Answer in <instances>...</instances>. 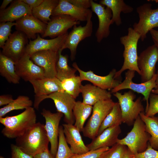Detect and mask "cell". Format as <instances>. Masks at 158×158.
I'll return each mask as SVG.
<instances>
[{
    "instance_id": "1",
    "label": "cell",
    "mask_w": 158,
    "mask_h": 158,
    "mask_svg": "<svg viewBox=\"0 0 158 158\" xmlns=\"http://www.w3.org/2000/svg\"><path fill=\"white\" fill-rule=\"evenodd\" d=\"M37 116L34 108L30 107L17 115L0 117V122L4 127L2 134L10 139L23 135L36 123Z\"/></svg>"
},
{
    "instance_id": "2",
    "label": "cell",
    "mask_w": 158,
    "mask_h": 158,
    "mask_svg": "<svg viewBox=\"0 0 158 158\" xmlns=\"http://www.w3.org/2000/svg\"><path fill=\"white\" fill-rule=\"evenodd\" d=\"M15 145L26 153L34 156L49 149V142L45 125L38 122L23 135L16 138Z\"/></svg>"
},
{
    "instance_id": "3",
    "label": "cell",
    "mask_w": 158,
    "mask_h": 158,
    "mask_svg": "<svg viewBox=\"0 0 158 158\" xmlns=\"http://www.w3.org/2000/svg\"><path fill=\"white\" fill-rule=\"evenodd\" d=\"M127 35L120 38L121 43L124 47L123 53L124 61L121 68L116 72L114 78L121 80V75L125 71L128 70L135 71L140 75L141 73L137 65L138 56L137 54V45L140 38V35L133 28L129 27L128 29Z\"/></svg>"
},
{
    "instance_id": "4",
    "label": "cell",
    "mask_w": 158,
    "mask_h": 158,
    "mask_svg": "<svg viewBox=\"0 0 158 158\" xmlns=\"http://www.w3.org/2000/svg\"><path fill=\"white\" fill-rule=\"evenodd\" d=\"M150 137L144 122L139 116L135 121L131 131L123 138L118 139L117 143L126 146L133 154H135L146 150Z\"/></svg>"
},
{
    "instance_id": "5",
    "label": "cell",
    "mask_w": 158,
    "mask_h": 158,
    "mask_svg": "<svg viewBox=\"0 0 158 158\" xmlns=\"http://www.w3.org/2000/svg\"><path fill=\"white\" fill-rule=\"evenodd\" d=\"M113 94L118 100L123 123L129 126H132L140 113H145L141 97H138L134 101L136 95L132 91L130 90L124 92L123 94L118 92Z\"/></svg>"
},
{
    "instance_id": "6",
    "label": "cell",
    "mask_w": 158,
    "mask_h": 158,
    "mask_svg": "<svg viewBox=\"0 0 158 158\" xmlns=\"http://www.w3.org/2000/svg\"><path fill=\"white\" fill-rule=\"evenodd\" d=\"M115 102L111 99L98 102L92 106V114L84 127V136L92 139L97 136L99 128Z\"/></svg>"
},
{
    "instance_id": "7",
    "label": "cell",
    "mask_w": 158,
    "mask_h": 158,
    "mask_svg": "<svg viewBox=\"0 0 158 158\" xmlns=\"http://www.w3.org/2000/svg\"><path fill=\"white\" fill-rule=\"evenodd\" d=\"M152 6L151 4L145 3L136 9L139 19L138 23H134L133 29L140 35L142 41L149 31L158 28V8L153 9Z\"/></svg>"
},
{
    "instance_id": "8",
    "label": "cell",
    "mask_w": 158,
    "mask_h": 158,
    "mask_svg": "<svg viewBox=\"0 0 158 158\" xmlns=\"http://www.w3.org/2000/svg\"><path fill=\"white\" fill-rule=\"evenodd\" d=\"M135 71L128 70L125 73L124 80L117 87L112 89L111 93L113 94L122 90L129 89L142 94L144 97L143 100L146 102L145 111L148 107L150 95L152 90L155 87V81L157 75L155 73L151 79L148 81L140 83H136L132 81L135 75Z\"/></svg>"
},
{
    "instance_id": "9",
    "label": "cell",
    "mask_w": 158,
    "mask_h": 158,
    "mask_svg": "<svg viewBox=\"0 0 158 158\" xmlns=\"http://www.w3.org/2000/svg\"><path fill=\"white\" fill-rule=\"evenodd\" d=\"M92 11L90 13L85 26L75 25L68 33L61 49H68L71 52L70 58L73 61L75 58L77 49L80 42L85 38L90 37L93 31V23L91 20Z\"/></svg>"
},
{
    "instance_id": "10",
    "label": "cell",
    "mask_w": 158,
    "mask_h": 158,
    "mask_svg": "<svg viewBox=\"0 0 158 158\" xmlns=\"http://www.w3.org/2000/svg\"><path fill=\"white\" fill-rule=\"evenodd\" d=\"M158 61V48L153 44L142 52L138 57L137 65L141 72V83L150 80L155 73Z\"/></svg>"
},
{
    "instance_id": "11",
    "label": "cell",
    "mask_w": 158,
    "mask_h": 158,
    "mask_svg": "<svg viewBox=\"0 0 158 158\" xmlns=\"http://www.w3.org/2000/svg\"><path fill=\"white\" fill-rule=\"evenodd\" d=\"M27 38L23 32L15 31L6 42L1 53L16 63L25 54L28 44Z\"/></svg>"
},
{
    "instance_id": "12",
    "label": "cell",
    "mask_w": 158,
    "mask_h": 158,
    "mask_svg": "<svg viewBox=\"0 0 158 158\" xmlns=\"http://www.w3.org/2000/svg\"><path fill=\"white\" fill-rule=\"evenodd\" d=\"M29 82L34 88L35 93L34 107L37 109L43 98L55 92L64 91L61 81L56 77L44 78Z\"/></svg>"
},
{
    "instance_id": "13",
    "label": "cell",
    "mask_w": 158,
    "mask_h": 158,
    "mask_svg": "<svg viewBox=\"0 0 158 158\" xmlns=\"http://www.w3.org/2000/svg\"><path fill=\"white\" fill-rule=\"evenodd\" d=\"M41 115L45 121V127L50 144V151L55 157L59 144V124L63 114L57 111L52 113L49 110L43 109Z\"/></svg>"
},
{
    "instance_id": "14",
    "label": "cell",
    "mask_w": 158,
    "mask_h": 158,
    "mask_svg": "<svg viewBox=\"0 0 158 158\" xmlns=\"http://www.w3.org/2000/svg\"><path fill=\"white\" fill-rule=\"evenodd\" d=\"M72 66L78 72L79 76L82 81H88L93 85L103 89H112L117 87L121 83V80L114 78L117 71L115 69L112 70L108 75L101 76L96 75L91 71H83L78 67L76 62H74Z\"/></svg>"
},
{
    "instance_id": "15",
    "label": "cell",
    "mask_w": 158,
    "mask_h": 158,
    "mask_svg": "<svg viewBox=\"0 0 158 158\" xmlns=\"http://www.w3.org/2000/svg\"><path fill=\"white\" fill-rule=\"evenodd\" d=\"M80 24V21L68 15L52 16L47 23L45 31L42 36L54 38L67 33L69 29Z\"/></svg>"
},
{
    "instance_id": "16",
    "label": "cell",
    "mask_w": 158,
    "mask_h": 158,
    "mask_svg": "<svg viewBox=\"0 0 158 158\" xmlns=\"http://www.w3.org/2000/svg\"><path fill=\"white\" fill-rule=\"evenodd\" d=\"M48 98L53 101L57 111L63 114L66 123L73 124L75 120L73 110L76 102L75 99L65 91L55 92L45 96L42 102Z\"/></svg>"
},
{
    "instance_id": "17",
    "label": "cell",
    "mask_w": 158,
    "mask_h": 158,
    "mask_svg": "<svg viewBox=\"0 0 158 158\" xmlns=\"http://www.w3.org/2000/svg\"><path fill=\"white\" fill-rule=\"evenodd\" d=\"M58 51L44 50L36 52L30 56L31 59L43 70L46 78L56 77V66Z\"/></svg>"
},
{
    "instance_id": "18",
    "label": "cell",
    "mask_w": 158,
    "mask_h": 158,
    "mask_svg": "<svg viewBox=\"0 0 158 158\" xmlns=\"http://www.w3.org/2000/svg\"><path fill=\"white\" fill-rule=\"evenodd\" d=\"M91 11L97 15L99 20L98 27L95 33L97 41L100 42L110 34V26L112 17L111 10L99 3L91 0Z\"/></svg>"
},
{
    "instance_id": "19",
    "label": "cell",
    "mask_w": 158,
    "mask_h": 158,
    "mask_svg": "<svg viewBox=\"0 0 158 158\" xmlns=\"http://www.w3.org/2000/svg\"><path fill=\"white\" fill-rule=\"evenodd\" d=\"M17 75L25 81L44 78L42 69L31 59L30 56L25 54L15 64Z\"/></svg>"
},
{
    "instance_id": "20",
    "label": "cell",
    "mask_w": 158,
    "mask_h": 158,
    "mask_svg": "<svg viewBox=\"0 0 158 158\" xmlns=\"http://www.w3.org/2000/svg\"><path fill=\"white\" fill-rule=\"evenodd\" d=\"M68 33L50 39H45L38 34L37 38L33 40H30L27 46L25 54L31 56L37 51L51 50L59 51L61 50Z\"/></svg>"
},
{
    "instance_id": "21",
    "label": "cell",
    "mask_w": 158,
    "mask_h": 158,
    "mask_svg": "<svg viewBox=\"0 0 158 158\" xmlns=\"http://www.w3.org/2000/svg\"><path fill=\"white\" fill-rule=\"evenodd\" d=\"M15 28L23 32L29 39H35L36 34L42 35L44 33L47 24L34 16L32 14L26 15L16 21Z\"/></svg>"
},
{
    "instance_id": "22",
    "label": "cell",
    "mask_w": 158,
    "mask_h": 158,
    "mask_svg": "<svg viewBox=\"0 0 158 158\" xmlns=\"http://www.w3.org/2000/svg\"><path fill=\"white\" fill-rule=\"evenodd\" d=\"M121 132L120 126L108 128L92 139L91 142L86 145L89 150L112 147L117 143L118 137Z\"/></svg>"
},
{
    "instance_id": "23",
    "label": "cell",
    "mask_w": 158,
    "mask_h": 158,
    "mask_svg": "<svg viewBox=\"0 0 158 158\" xmlns=\"http://www.w3.org/2000/svg\"><path fill=\"white\" fill-rule=\"evenodd\" d=\"M62 126L66 141L73 154H81L89 151L82 140L80 132L74 125L66 123Z\"/></svg>"
},
{
    "instance_id": "24",
    "label": "cell",
    "mask_w": 158,
    "mask_h": 158,
    "mask_svg": "<svg viewBox=\"0 0 158 158\" xmlns=\"http://www.w3.org/2000/svg\"><path fill=\"white\" fill-rule=\"evenodd\" d=\"M91 11L89 9L78 7L69 2L68 0H59V4L53 11L52 15L69 16L80 21H87Z\"/></svg>"
},
{
    "instance_id": "25",
    "label": "cell",
    "mask_w": 158,
    "mask_h": 158,
    "mask_svg": "<svg viewBox=\"0 0 158 158\" xmlns=\"http://www.w3.org/2000/svg\"><path fill=\"white\" fill-rule=\"evenodd\" d=\"M32 13V9L22 0H14L5 10L0 11V23L13 22L24 16Z\"/></svg>"
},
{
    "instance_id": "26",
    "label": "cell",
    "mask_w": 158,
    "mask_h": 158,
    "mask_svg": "<svg viewBox=\"0 0 158 158\" xmlns=\"http://www.w3.org/2000/svg\"><path fill=\"white\" fill-rule=\"evenodd\" d=\"M81 90L82 102L92 106L100 101L111 99V92L93 85H82Z\"/></svg>"
},
{
    "instance_id": "27",
    "label": "cell",
    "mask_w": 158,
    "mask_h": 158,
    "mask_svg": "<svg viewBox=\"0 0 158 158\" xmlns=\"http://www.w3.org/2000/svg\"><path fill=\"white\" fill-rule=\"evenodd\" d=\"M99 4L109 8L112 13L111 24L115 23L117 26L122 24L120 14L130 13L133 10L131 6L126 4L123 0H101Z\"/></svg>"
},
{
    "instance_id": "28",
    "label": "cell",
    "mask_w": 158,
    "mask_h": 158,
    "mask_svg": "<svg viewBox=\"0 0 158 158\" xmlns=\"http://www.w3.org/2000/svg\"><path fill=\"white\" fill-rule=\"evenodd\" d=\"M15 64L12 60L0 52V75L9 83L17 84L19 83L20 78L16 72Z\"/></svg>"
},
{
    "instance_id": "29",
    "label": "cell",
    "mask_w": 158,
    "mask_h": 158,
    "mask_svg": "<svg viewBox=\"0 0 158 158\" xmlns=\"http://www.w3.org/2000/svg\"><path fill=\"white\" fill-rule=\"evenodd\" d=\"M92 111V106L85 104L80 101L76 102L73 110L75 120L74 126L80 132H83L84 123Z\"/></svg>"
},
{
    "instance_id": "30",
    "label": "cell",
    "mask_w": 158,
    "mask_h": 158,
    "mask_svg": "<svg viewBox=\"0 0 158 158\" xmlns=\"http://www.w3.org/2000/svg\"><path fill=\"white\" fill-rule=\"evenodd\" d=\"M59 1L58 0H44L40 5L32 9V13L34 16L47 24L50 21V16Z\"/></svg>"
},
{
    "instance_id": "31",
    "label": "cell",
    "mask_w": 158,
    "mask_h": 158,
    "mask_svg": "<svg viewBox=\"0 0 158 158\" xmlns=\"http://www.w3.org/2000/svg\"><path fill=\"white\" fill-rule=\"evenodd\" d=\"M144 122L146 131L150 135L148 143L154 149L158 150V117L154 116L148 117L144 112L139 115Z\"/></svg>"
},
{
    "instance_id": "32",
    "label": "cell",
    "mask_w": 158,
    "mask_h": 158,
    "mask_svg": "<svg viewBox=\"0 0 158 158\" xmlns=\"http://www.w3.org/2000/svg\"><path fill=\"white\" fill-rule=\"evenodd\" d=\"M62 51H58L59 57L56 66V77L61 81L73 77L77 70L68 65V57L67 55L62 54Z\"/></svg>"
},
{
    "instance_id": "33",
    "label": "cell",
    "mask_w": 158,
    "mask_h": 158,
    "mask_svg": "<svg viewBox=\"0 0 158 158\" xmlns=\"http://www.w3.org/2000/svg\"><path fill=\"white\" fill-rule=\"evenodd\" d=\"M122 123V118L120 106L118 102H116L100 126L97 135L106 129L115 126H120Z\"/></svg>"
},
{
    "instance_id": "34",
    "label": "cell",
    "mask_w": 158,
    "mask_h": 158,
    "mask_svg": "<svg viewBox=\"0 0 158 158\" xmlns=\"http://www.w3.org/2000/svg\"><path fill=\"white\" fill-rule=\"evenodd\" d=\"M33 103L30 98L26 96L20 95L10 104L0 109V117L14 110L25 109L32 107Z\"/></svg>"
},
{
    "instance_id": "35",
    "label": "cell",
    "mask_w": 158,
    "mask_h": 158,
    "mask_svg": "<svg viewBox=\"0 0 158 158\" xmlns=\"http://www.w3.org/2000/svg\"><path fill=\"white\" fill-rule=\"evenodd\" d=\"M82 82L79 76L75 75L62 81L61 83L64 91L75 99L81 93Z\"/></svg>"
},
{
    "instance_id": "36",
    "label": "cell",
    "mask_w": 158,
    "mask_h": 158,
    "mask_svg": "<svg viewBox=\"0 0 158 158\" xmlns=\"http://www.w3.org/2000/svg\"><path fill=\"white\" fill-rule=\"evenodd\" d=\"M73 154L66 141L63 127L60 126L58 146L55 158H69Z\"/></svg>"
},
{
    "instance_id": "37",
    "label": "cell",
    "mask_w": 158,
    "mask_h": 158,
    "mask_svg": "<svg viewBox=\"0 0 158 158\" xmlns=\"http://www.w3.org/2000/svg\"><path fill=\"white\" fill-rule=\"evenodd\" d=\"M128 149L126 146L116 143L102 153L99 158H122Z\"/></svg>"
},
{
    "instance_id": "38",
    "label": "cell",
    "mask_w": 158,
    "mask_h": 158,
    "mask_svg": "<svg viewBox=\"0 0 158 158\" xmlns=\"http://www.w3.org/2000/svg\"><path fill=\"white\" fill-rule=\"evenodd\" d=\"M16 23L7 22L0 23V47L4 46L6 42L11 35V28L15 26Z\"/></svg>"
},
{
    "instance_id": "39",
    "label": "cell",
    "mask_w": 158,
    "mask_h": 158,
    "mask_svg": "<svg viewBox=\"0 0 158 158\" xmlns=\"http://www.w3.org/2000/svg\"><path fill=\"white\" fill-rule=\"evenodd\" d=\"M149 100V103L145 114L148 117H152L158 113V94L152 92L150 94Z\"/></svg>"
},
{
    "instance_id": "40",
    "label": "cell",
    "mask_w": 158,
    "mask_h": 158,
    "mask_svg": "<svg viewBox=\"0 0 158 158\" xmlns=\"http://www.w3.org/2000/svg\"><path fill=\"white\" fill-rule=\"evenodd\" d=\"M109 147L101 148L81 154H73L69 158H99L104 152L108 150Z\"/></svg>"
},
{
    "instance_id": "41",
    "label": "cell",
    "mask_w": 158,
    "mask_h": 158,
    "mask_svg": "<svg viewBox=\"0 0 158 158\" xmlns=\"http://www.w3.org/2000/svg\"><path fill=\"white\" fill-rule=\"evenodd\" d=\"M130 158H158V151L153 149L148 144L147 149L144 151L135 154L132 153Z\"/></svg>"
},
{
    "instance_id": "42",
    "label": "cell",
    "mask_w": 158,
    "mask_h": 158,
    "mask_svg": "<svg viewBox=\"0 0 158 158\" xmlns=\"http://www.w3.org/2000/svg\"><path fill=\"white\" fill-rule=\"evenodd\" d=\"M11 156L10 158H33V157L23 151L15 144L11 145Z\"/></svg>"
},
{
    "instance_id": "43",
    "label": "cell",
    "mask_w": 158,
    "mask_h": 158,
    "mask_svg": "<svg viewBox=\"0 0 158 158\" xmlns=\"http://www.w3.org/2000/svg\"><path fill=\"white\" fill-rule=\"evenodd\" d=\"M68 1L78 7L89 9L91 7V0H68Z\"/></svg>"
},
{
    "instance_id": "44",
    "label": "cell",
    "mask_w": 158,
    "mask_h": 158,
    "mask_svg": "<svg viewBox=\"0 0 158 158\" xmlns=\"http://www.w3.org/2000/svg\"><path fill=\"white\" fill-rule=\"evenodd\" d=\"M14 99L11 95H2L0 96V106L7 105L13 102Z\"/></svg>"
},
{
    "instance_id": "45",
    "label": "cell",
    "mask_w": 158,
    "mask_h": 158,
    "mask_svg": "<svg viewBox=\"0 0 158 158\" xmlns=\"http://www.w3.org/2000/svg\"><path fill=\"white\" fill-rule=\"evenodd\" d=\"M33 158H55L49 149L43 150L35 155Z\"/></svg>"
},
{
    "instance_id": "46",
    "label": "cell",
    "mask_w": 158,
    "mask_h": 158,
    "mask_svg": "<svg viewBox=\"0 0 158 158\" xmlns=\"http://www.w3.org/2000/svg\"><path fill=\"white\" fill-rule=\"evenodd\" d=\"M22 1L28 4L32 9L40 5L44 1V0H22Z\"/></svg>"
},
{
    "instance_id": "47",
    "label": "cell",
    "mask_w": 158,
    "mask_h": 158,
    "mask_svg": "<svg viewBox=\"0 0 158 158\" xmlns=\"http://www.w3.org/2000/svg\"><path fill=\"white\" fill-rule=\"evenodd\" d=\"M152 40L158 48V30L152 29L150 31Z\"/></svg>"
},
{
    "instance_id": "48",
    "label": "cell",
    "mask_w": 158,
    "mask_h": 158,
    "mask_svg": "<svg viewBox=\"0 0 158 158\" xmlns=\"http://www.w3.org/2000/svg\"><path fill=\"white\" fill-rule=\"evenodd\" d=\"M13 1L12 0H4L0 7V11L6 9L7 6Z\"/></svg>"
},
{
    "instance_id": "49",
    "label": "cell",
    "mask_w": 158,
    "mask_h": 158,
    "mask_svg": "<svg viewBox=\"0 0 158 158\" xmlns=\"http://www.w3.org/2000/svg\"><path fill=\"white\" fill-rule=\"evenodd\" d=\"M132 153L128 148V149L122 158H130V156Z\"/></svg>"
},
{
    "instance_id": "50",
    "label": "cell",
    "mask_w": 158,
    "mask_h": 158,
    "mask_svg": "<svg viewBox=\"0 0 158 158\" xmlns=\"http://www.w3.org/2000/svg\"><path fill=\"white\" fill-rule=\"evenodd\" d=\"M157 75V78L155 81V87L154 89H158V70L157 71V73H156Z\"/></svg>"
},
{
    "instance_id": "51",
    "label": "cell",
    "mask_w": 158,
    "mask_h": 158,
    "mask_svg": "<svg viewBox=\"0 0 158 158\" xmlns=\"http://www.w3.org/2000/svg\"><path fill=\"white\" fill-rule=\"evenodd\" d=\"M151 92L154 94H158V89H153Z\"/></svg>"
},
{
    "instance_id": "52",
    "label": "cell",
    "mask_w": 158,
    "mask_h": 158,
    "mask_svg": "<svg viewBox=\"0 0 158 158\" xmlns=\"http://www.w3.org/2000/svg\"><path fill=\"white\" fill-rule=\"evenodd\" d=\"M0 158H5L4 157L2 156H0Z\"/></svg>"
}]
</instances>
